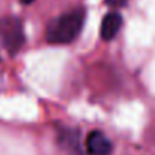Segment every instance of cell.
I'll return each instance as SVG.
<instances>
[{
    "mask_svg": "<svg viewBox=\"0 0 155 155\" xmlns=\"http://www.w3.org/2000/svg\"><path fill=\"white\" fill-rule=\"evenodd\" d=\"M84 20L86 9L83 6H75L65 11L57 18L48 23L45 32L47 41L56 45H66L74 42L83 30Z\"/></svg>",
    "mask_w": 155,
    "mask_h": 155,
    "instance_id": "obj_1",
    "label": "cell"
},
{
    "mask_svg": "<svg viewBox=\"0 0 155 155\" xmlns=\"http://www.w3.org/2000/svg\"><path fill=\"white\" fill-rule=\"evenodd\" d=\"M0 42L11 56H15L26 42L23 23L18 17L8 15L0 18Z\"/></svg>",
    "mask_w": 155,
    "mask_h": 155,
    "instance_id": "obj_2",
    "label": "cell"
},
{
    "mask_svg": "<svg viewBox=\"0 0 155 155\" xmlns=\"http://www.w3.org/2000/svg\"><path fill=\"white\" fill-rule=\"evenodd\" d=\"M57 140L68 155H87L80 143V131L68 127H57Z\"/></svg>",
    "mask_w": 155,
    "mask_h": 155,
    "instance_id": "obj_3",
    "label": "cell"
},
{
    "mask_svg": "<svg viewBox=\"0 0 155 155\" xmlns=\"http://www.w3.org/2000/svg\"><path fill=\"white\" fill-rule=\"evenodd\" d=\"M84 151L87 155H110L113 143L103 131L94 130L84 139Z\"/></svg>",
    "mask_w": 155,
    "mask_h": 155,
    "instance_id": "obj_4",
    "label": "cell"
},
{
    "mask_svg": "<svg viewBox=\"0 0 155 155\" xmlns=\"http://www.w3.org/2000/svg\"><path fill=\"white\" fill-rule=\"evenodd\" d=\"M124 24V18L117 11H110L105 14V17L101 21V38L104 41H111L120 30Z\"/></svg>",
    "mask_w": 155,
    "mask_h": 155,
    "instance_id": "obj_5",
    "label": "cell"
},
{
    "mask_svg": "<svg viewBox=\"0 0 155 155\" xmlns=\"http://www.w3.org/2000/svg\"><path fill=\"white\" fill-rule=\"evenodd\" d=\"M127 2L128 0H105V3L111 8H122V6L127 5Z\"/></svg>",
    "mask_w": 155,
    "mask_h": 155,
    "instance_id": "obj_6",
    "label": "cell"
},
{
    "mask_svg": "<svg viewBox=\"0 0 155 155\" xmlns=\"http://www.w3.org/2000/svg\"><path fill=\"white\" fill-rule=\"evenodd\" d=\"M35 0H21V3L23 5H30V3H33Z\"/></svg>",
    "mask_w": 155,
    "mask_h": 155,
    "instance_id": "obj_7",
    "label": "cell"
}]
</instances>
